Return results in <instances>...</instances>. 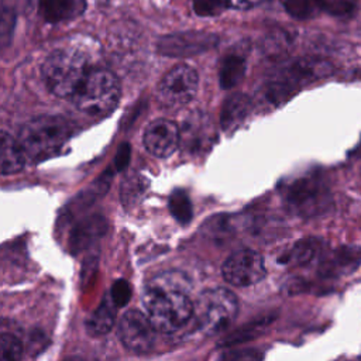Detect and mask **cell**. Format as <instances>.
Instances as JSON below:
<instances>
[{
    "label": "cell",
    "mask_w": 361,
    "mask_h": 361,
    "mask_svg": "<svg viewBox=\"0 0 361 361\" xmlns=\"http://www.w3.org/2000/svg\"><path fill=\"white\" fill-rule=\"evenodd\" d=\"M168 206L178 223L188 224L192 220V216H193L192 202L185 190H180V189L173 190L169 196Z\"/></svg>",
    "instance_id": "obj_25"
},
{
    "label": "cell",
    "mask_w": 361,
    "mask_h": 361,
    "mask_svg": "<svg viewBox=\"0 0 361 361\" xmlns=\"http://www.w3.org/2000/svg\"><path fill=\"white\" fill-rule=\"evenodd\" d=\"M285 10L298 20H307L326 11V0H285Z\"/></svg>",
    "instance_id": "obj_24"
},
{
    "label": "cell",
    "mask_w": 361,
    "mask_h": 361,
    "mask_svg": "<svg viewBox=\"0 0 361 361\" xmlns=\"http://www.w3.org/2000/svg\"><path fill=\"white\" fill-rule=\"evenodd\" d=\"M214 140L216 130L207 114L195 111L183 121L180 141L190 154H202L210 149Z\"/></svg>",
    "instance_id": "obj_13"
},
{
    "label": "cell",
    "mask_w": 361,
    "mask_h": 361,
    "mask_svg": "<svg viewBox=\"0 0 361 361\" xmlns=\"http://www.w3.org/2000/svg\"><path fill=\"white\" fill-rule=\"evenodd\" d=\"M269 322H271V317H262V319H258V320H255L250 324H245V326L234 330L228 336H226L219 343V347H231V345L241 344L247 340H252L254 337L262 334V331L269 324Z\"/></svg>",
    "instance_id": "obj_23"
},
{
    "label": "cell",
    "mask_w": 361,
    "mask_h": 361,
    "mask_svg": "<svg viewBox=\"0 0 361 361\" xmlns=\"http://www.w3.org/2000/svg\"><path fill=\"white\" fill-rule=\"evenodd\" d=\"M107 227L109 223L102 214H92L78 221L69 234L68 247L71 252L78 254L89 248L94 241L104 235Z\"/></svg>",
    "instance_id": "obj_14"
},
{
    "label": "cell",
    "mask_w": 361,
    "mask_h": 361,
    "mask_svg": "<svg viewBox=\"0 0 361 361\" xmlns=\"http://www.w3.org/2000/svg\"><path fill=\"white\" fill-rule=\"evenodd\" d=\"M361 264V248L345 245L330 254L320 267V274L324 278H334L355 271Z\"/></svg>",
    "instance_id": "obj_15"
},
{
    "label": "cell",
    "mask_w": 361,
    "mask_h": 361,
    "mask_svg": "<svg viewBox=\"0 0 361 361\" xmlns=\"http://www.w3.org/2000/svg\"><path fill=\"white\" fill-rule=\"evenodd\" d=\"M238 300L235 295L226 288H212L203 290L196 302V322L206 336H216L224 331L237 317Z\"/></svg>",
    "instance_id": "obj_5"
},
{
    "label": "cell",
    "mask_w": 361,
    "mask_h": 361,
    "mask_svg": "<svg viewBox=\"0 0 361 361\" xmlns=\"http://www.w3.org/2000/svg\"><path fill=\"white\" fill-rule=\"evenodd\" d=\"M357 154H361V144H360L358 148H357Z\"/></svg>",
    "instance_id": "obj_33"
},
{
    "label": "cell",
    "mask_w": 361,
    "mask_h": 361,
    "mask_svg": "<svg viewBox=\"0 0 361 361\" xmlns=\"http://www.w3.org/2000/svg\"><path fill=\"white\" fill-rule=\"evenodd\" d=\"M130 162V145L127 142L120 144L117 152H116V158H114V166L117 171H123L127 168Z\"/></svg>",
    "instance_id": "obj_30"
},
{
    "label": "cell",
    "mask_w": 361,
    "mask_h": 361,
    "mask_svg": "<svg viewBox=\"0 0 361 361\" xmlns=\"http://www.w3.org/2000/svg\"><path fill=\"white\" fill-rule=\"evenodd\" d=\"M251 110V100L244 93H234L224 100L220 124L224 131H233L237 128Z\"/></svg>",
    "instance_id": "obj_18"
},
{
    "label": "cell",
    "mask_w": 361,
    "mask_h": 361,
    "mask_svg": "<svg viewBox=\"0 0 361 361\" xmlns=\"http://www.w3.org/2000/svg\"><path fill=\"white\" fill-rule=\"evenodd\" d=\"M247 68L245 54L240 49H233L226 54L220 62L219 80L223 89H231L243 79Z\"/></svg>",
    "instance_id": "obj_20"
},
{
    "label": "cell",
    "mask_w": 361,
    "mask_h": 361,
    "mask_svg": "<svg viewBox=\"0 0 361 361\" xmlns=\"http://www.w3.org/2000/svg\"><path fill=\"white\" fill-rule=\"evenodd\" d=\"M14 20H16L14 11L11 8H7L6 6H3V11H1V44H3V48H6L11 39Z\"/></svg>",
    "instance_id": "obj_29"
},
{
    "label": "cell",
    "mask_w": 361,
    "mask_h": 361,
    "mask_svg": "<svg viewBox=\"0 0 361 361\" xmlns=\"http://www.w3.org/2000/svg\"><path fill=\"white\" fill-rule=\"evenodd\" d=\"M330 71L331 66L324 61L310 58L298 59L279 69L267 80L262 87L264 99L269 104H281L307 83L329 75Z\"/></svg>",
    "instance_id": "obj_4"
},
{
    "label": "cell",
    "mask_w": 361,
    "mask_h": 361,
    "mask_svg": "<svg viewBox=\"0 0 361 361\" xmlns=\"http://www.w3.org/2000/svg\"><path fill=\"white\" fill-rule=\"evenodd\" d=\"M197 72L185 63L173 66L164 75L157 89V99L161 107L178 110L186 106L197 92Z\"/></svg>",
    "instance_id": "obj_8"
},
{
    "label": "cell",
    "mask_w": 361,
    "mask_h": 361,
    "mask_svg": "<svg viewBox=\"0 0 361 361\" xmlns=\"http://www.w3.org/2000/svg\"><path fill=\"white\" fill-rule=\"evenodd\" d=\"M148 179L140 173H128L120 186V199L124 207L131 209L135 206L145 195L148 189Z\"/></svg>",
    "instance_id": "obj_21"
},
{
    "label": "cell",
    "mask_w": 361,
    "mask_h": 361,
    "mask_svg": "<svg viewBox=\"0 0 361 361\" xmlns=\"http://www.w3.org/2000/svg\"><path fill=\"white\" fill-rule=\"evenodd\" d=\"M286 206L302 217L320 216L331 209L333 197L326 182L309 175L292 180L282 192Z\"/></svg>",
    "instance_id": "obj_7"
},
{
    "label": "cell",
    "mask_w": 361,
    "mask_h": 361,
    "mask_svg": "<svg viewBox=\"0 0 361 361\" xmlns=\"http://www.w3.org/2000/svg\"><path fill=\"white\" fill-rule=\"evenodd\" d=\"M142 141L149 154L158 158H165L172 155L178 148L180 142V131L173 121L168 118H157L147 126Z\"/></svg>",
    "instance_id": "obj_12"
},
{
    "label": "cell",
    "mask_w": 361,
    "mask_h": 361,
    "mask_svg": "<svg viewBox=\"0 0 361 361\" xmlns=\"http://www.w3.org/2000/svg\"><path fill=\"white\" fill-rule=\"evenodd\" d=\"M120 94L121 89L117 76L107 69L94 68L72 99L79 110L102 116L117 106Z\"/></svg>",
    "instance_id": "obj_6"
},
{
    "label": "cell",
    "mask_w": 361,
    "mask_h": 361,
    "mask_svg": "<svg viewBox=\"0 0 361 361\" xmlns=\"http://www.w3.org/2000/svg\"><path fill=\"white\" fill-rule=\"evenodd\" d=\"M94 68L92 52L79 44H71L49 54L42 66V76L55 96L72 97Z\"/></svg>",
    "instance_id": "obj_2"
},
{
    "label": "cell",
    "mask_w": 361,
    "mask_h": 361,
    "mask_svg": "<svg viewBox=\"0 0 361 361\" xmlns=\"http://www.w3.org/2000/svg\"><path fill=\"white\" fill-rule=\"evenodd\" d=\"M27 158L17 137L10 135L7 131L1 133L0 142V169L3 175H11L21 171L27 165Z\"/></svg>",
    "instance_id": "obj_17"
},
{
    "label": "cell",
    "mask_w": 361,
    "mask_h": 361,
    "mask_svg": "<svg viewBox=\"0 0 361 361\" xmlns=\"http://www.w3.org/2000/svg\"><path fill=\"white\" fill-rule=\"evenodd\" d=\"M110 296L117 307L126 306L131 298V288L126 279H117L110 289Z\"/></svg>",
    "instance_id": "obj_28"
},
{
    "label": "cell",
    "mask_w": 361,
    "mask_h": 361,
    "mask_svg": "<svg viewBox=\"0 0 361 361\" xmlns=\"http://www.w3.org/2000/svg\"><path fill=\"white\" fill-rule=\"evenodd\" d=\"M241 357H244V358H261V354L258 353V351H255V350H248V351H244V353H237V351H233V353H230V354H223L221 355V358H233V360H238V358H241Z\"/></svg>",
    "instance_id": "obj_31"
},
{
    "label": "cell",
    "mask_w": 361,
    "mask_h": 361,
    "mask_svg": "<svg viewBox=\"0 0 361 361\" xmlns=\"http://www.w3.org/2000/svg\"><path fill=\"white\" fill-rule=\"evenodd\" d=\"M323 248V241L320 238L309 237L298 241L288 255L283 258V262L293 265H306L319 257Z\"/></svg>",
    "instance_id": "obj_22"
},
{
    "label": "cell",
    "mask_w": 361,
    "mask_h": 361,
    "mask_svg": "<svg viewBox=\"0 0 361 361\" xmlns=\"http://www.w3.org/2000/svg\"><path fill=\"white\" fill-rule=\"evenodd\" d=\"M23 355L20 340L11 333L1 334V358L4 361H18Z\"/></svg>",
    "instance_id": "obj_27"
},
{
    "label": "cell",
    "mask_w": 361,
    "mask_h": 361,
    "mask_svg": "<svg viewBox=\"0 0 361 361\" xmlns=\"http://www.w3.org/2000/svg\"><path fill=\"white\" fill-rule=\"evenodd\" d=\"M188 289L189 279L175 271L157 275L147 283L142 305L158 331L175 333L190 320L195 305L186 295Z\"/></svg>",
    "instance_id": "obj_1"
},
{
    "label": "cell",
    "mask_w": 361,
    "mask_h": 361,
    "mask_svg": "<svg viewBox=\"0 0 361 361\" xmlns=\"http://www.w3.org/2000/svg\"><path fill=\"white\" fill-rule=\"evenodd\" d=\"M264 1L265 0H231V7L233 8H251Z\"/></svg>",
    "instance_id": "obj_32"
},
{
    "label": "cell",
    "mask_w": 361,
    "mask_h": 361,
    "mask_svg": "<svg viewBox=\"0 0 361 361\" xmlns=\"http://www.w3.org/2000/svg\"><path fill=\"white\" fill-rule=\"evenodd\" d=\"M221 274L226 282L234 286H250L265 278V264L259 252L243 248L233 252L223 264Z\"/></svg>",
    "instance_id": "obj_10"
},
{
    "label": "cell",
    "mask_w": 361,
    "mask_h": 361,
    "mask_svg": "<svg viewBox=\"0 0 361 361\" xmlns=\"http://www.w3.org/2000/svg\"><path fill=\"white\" fill-rule=\"evenodd\" d=\"M219 44V37L209 31H182L161 37L157 52L169 58L195 56L210 51Z\"/></svg>",
    "instance_id": "obj_9"
},
{
    "label": "cell",
    "mask_w": 361,
    "mask_h": 361,
    "mask_svg": "<svg viewBox=\"0 0 361 361\" xmlns=\"http://www.w3.org/2000/svg\"><path fill=\"white\" fill-rule=\"evenodd\" d=\"M192 7L197 16L214 17L231 7V0H192Z\"/></svg>",
    "instance_id": "obj_26"
},
{
    "label": "cell",
    "mask_w": 361,
    "mask_h": 361,
    "mask_svg": "<svg viewBox=\"0 0 361 361\" xmlns=\"http://www.w3.org/2000/svg\"><path fill=\"white\" fill-rule=\"evenodd\" d=\"M116 303L113 302L110 295H106L102 300V303L97 306V309L87 316L85 322V327L87 334L92 337H99L103 334H107L116 320Z\"/></svg>",
    "instance_id": "obj_19"
},
{
    "label": "cell",
    "mask_w": 361,
    "mask_h": 361,
    "mask_svg": "<svg viewBox=\"0 0 361 361\" xmlns=\"http://www.w3.org/2000/svg\"><path fill=\"white\" fill-rule=\"evenodd\" d=\"M155 330L148 316L137 309H131L121 316L117 326V336L126 348L142 354L154 347Z\"/></svg>",
    "instance_id": "obj_11"
},
{
    "label": "cell",
    "mask_w": 361,
    "mask_h": 361,
    "mask_svg": "<svg viewBox=\"0 0 361 361\" xmlns=\"http://www.w3.org/2000/svg\"><path fill=\"white\" fill-rule=\"evenodd\" d=\"M86 8L85 0H39L38 11L47 23H62L73 20Z\"/></svg>",
    "instance_id": "obj_16"
},
{
    "label": "cell",
    "mask_w": 361,
    "mask_h": 361,
    "mask_svg": "<svg viewBox=\"0 0 361 361\" xmlns=\"http://www.w3.org/2000/svg\"><path fill=\"white\" fill-rule=\"evenodd\" d=\"M71 124L59 116H41L25 123L17 141L21 145L28 164L55 155L71 135Z\"/></svg>",
    "instance_id": "obj_3"
}]
</instances>
